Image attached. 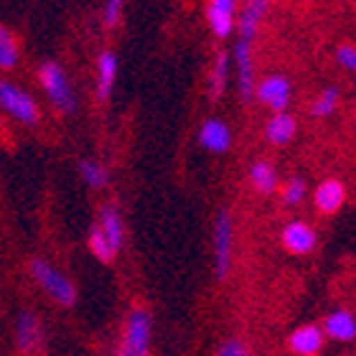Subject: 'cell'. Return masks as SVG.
Here are the masks:
<instances>
[{"label":"cell","instance_id":"5","mask_svg":"<svg viewBox=\"0 0 356 356\" xmlns=\"http://www.w3.org/2000/svg\"><path fill=\"white\" fill-rule=\"evenodd\" d=\"M41 82H44L46 95L51 97V102L56 110L67 112V115L76 110L74 89H72V84H69L67 74H64V69H61L59 64H54V61L44 64V67H41Z\"/></svg>","mask_w":356,"mask_h":356},{"label":"cell","instance_id":"20","mask_svg":"<svg viewBox=\"0 0 356 356\" xmlns=\"http://www.w3.org/2000/svg\"><path fill=\"white\" fill-rule=\"evenodd\" d=\"M79 173H82L84 184H87L89 188H104L107 181H110L107 168H104L102 163H97V161H82V163H79Z\"/></svg>","mask_w":356,"mask_h":356},{"label":"cell","instance_id":"23","mask_svg":"<svg viewBox=\"0 0 356 356\" xmlns=\"http://www.w3.org/2000/svg\"><path fill=\"white\" fill-rule=\"evenodd\" d=\"M18 61V46H15L13 33L0 26V67L13 69Z\"/></svg>","mask_w":356,"mask_h":356},{"label":"cell","instance_id":"16","mask_svg":"<svg viewBox=\"0 0 356 356\" xmlns=\"http://www.w3.org/2000/svg\"><path fill=\"white\" fill-rule=\"evenodd\" d=\"M115 76H118V56L112 51H104L99 56V67H97V95L102 102L112 95Z\"/></svg>","mask_w":356,"mask_h":356},{"label":"cell","instance_id":"27","mask_svg":"<svg viewBox=\"0 0 356 356\" xmlns=\"http://www.w3.org/2000/svg\"><path fill=\"white\" fill-rule=\"evenodd\" d=\"M122 6H125V0H107V6H104V23L107 26H115L120 21Z\"/></svg>","mask_w":356,"mask_h":356},{"label":"cell","instance_id":"6","mask_svg":"<svg viewBox=\"0 0 356 356\" xmlns=\"http://www.w3.org/2000/svg\"><path fill=\"white\" fill-rule=\"evenodd\" d=\"M0 107L8 115H13L15 120H21L23 125H36L38 122V107L33 102V97L10 82H0Z\"/></svg>","mask_w":356,"mask_h":356},{"label":"cell","instance_id":"24","mask_svg":"<svg viewBox=\"0 0 356 356\" xmlns=\"http://www.w3.org/2000/svg\"><path fill=\"white\" fill-rule=\"evenodd\" d=\"M305 181L303 178H290L288 184H285V188H282V201L288 204V207H298L300 201L305 199Z\"/></svg>","mask_w":356,"mask_h":356},{"label":"cell","instance_id":"19","mask_svg":"<svg viewBox=\"0 0 356 356\" xmlns=\"http://www.w3.org/2000/svg\"><path fill=\"white\" fill-rule=\"evenodd\" d=\"M227 74H229V56L222 51L216 56L214 69H211V79H209V95L214 97V99L222 97L224 87H227Z\"/></svg>","mask_w":356,"mask_h":356},{"label":"cell","instance_id":"22","mask_svg":"<svg viewBox=\"0 0 356 356\" xmlns=\"http://www.w3.org/2000/svg\"><path fill=\"white\" fill-rule=\"evenodd\" d=\"M87 245H89V250H92V254H95L99 262H104V265H110V262L115 260V252H112V247L107 245V239H104V234L99 232V227H92V229H89Z\"/></svg>","mask_w":356,"mask_h":356},{"label":"cell","instance_id":"15","mask_svg":"<svg viewBox=\"0 0 356 356\" xmlns=\"http://www.w3.org/2000/svg\"><path fill=\"white\" fill-rule=\"evenodd\" d=\"M296 118L293 115H288V112H275L273 118H270V122L265 125V138L273 145H285V143H290L293 138H296Z\"/></svg>","mask_w":356,"mask_h":356},{"label":"cell","instance_id":"13","mask_svg":"<svg viewBox=\"0 0 356 356\" xmlns=\"http://www.w3.org/2000/svg\"><path fill=\"white\" fill-rule=\"evenodd\" d=\"M199 143L207 150H211V153H224V150H229V145H232L229 125L216 118L207 120L199 130Z\"/></svg>","mask_w":356,"mask_h":356},{"label":"cell","instance_id":"21","mask_svg":"<svg viewBox=\"0 0 356 356\" xmlns=\"http://www.w3.org/2000/svg\"><path fill=\"white\" fill-rule=\"evenodd\" d=\"M339 99H341L339 87H326L318 95V99L313 102V115H316V118H328V115H334L336 107H339Z\"/></svg>","mask_w":356,"mask_h":356},{"label":"cell","instance_id":"18","mask_svg":"<svg viewBox=\"0 0 356 356\" xmlns=\"http://www.w3.org/2000/svg\"><path fill=\"white\" fill-rule=\"evenodd\" d=\"M250 181L260 193H273L277 188V171H275L273 163L260 161V163H254L250 168Z\"/></svg>","mask_w":356,"mask_h":356},{"label":"cell","instance_id":"28","mask_svg":"<svg viewBox=\"0 0 356 356\" xmlns=\"http://www.w3.org/2000/svg\"><path fill=\"white\" fill-rule=\"evenodd\" d=\"M211 10L216 13H224V15H232L234 18V10H237V0H211Z\"/></svg>","mask_w":356,"mask_h":356},{"label":"cell","instance_id":"12","mask_svg":"<svg viewBox=\"0 0 356 356\" xmlns=\"http://www.w3.org/2000/svg\"><path fill=\"white\" fill-rule=\"evenodd\" d=\"M313 199H316L318 211H323V214H336V211L346 204V186H343L339 178H326V181L318 184Z\"/></svg>","mask_w":356,"mask_h":356},{"label":"cell","instance_id":"25","mask_svg":"<svg viewBox=\"0 0 356 356\" xmlns=\"http://www.w3.org/2000/svg\"><path fill=\"white\" fill-rule=\"evenodd\" d=\"M216 356H252V354H250V349H247V343L242 339H227V341L219 343Z\"/></svg>","mask_w":356,"mask_h":356},{"label":"cell","instance_id":"11","mask_svg":"<svg viewBox=\"0 0 356 356\" xmlns=\"http://www.w3.org/2000/svg\"><path fill=\"white\" fill-rule=\"evenodd\" d=\"M234 61H237V72H239V95H242L245 102H250L254 95V67H252V46H250V41L239 38L237 46H234Z\"/></svg>","mask_w":356,"mask_h":356},{"label":"cell","instance_id":"8","mask_svg":"<svg viewBox=\"0 0 356 356\" xmlns=\"http://www.w3.org/2000/svg\"><path fill=\"white\" fill-rule=\"evenodd\" d=\"M282 247L290 254H311L318 245V237L311 224L305 222H288L282 227Z\"/></svg>","mask_w":356,"mask_h":356},{"label":"cell","instance_id":"29","mask_svg":"<svg viewBox=\"0 0 356 356\" xmlns=\"http://www.w3.org/2000/svg\"><path fill=\"white\" fill-rule=\"evenodd\" d=\"M115 356H125V354H122V351H118V354H115Z\"/></svg>","mask_w":356,"mask_h":356},{"label":"cell","instance_id":"4","mask_svg":"<svg viewBox=\"0 0 356 356\" xmlns=\"http://www.w3.org/2000/svg\"><path fill=\"white\" fill-rule=\"evenodd\" d=\"M232 257H234V219L229 209H222L214 224V273L219 280L232 273Z\"/></svg>","mask_w":356,"mask_h":356},{"label":"cell","instance_id":"1","mask_svg":"<svg viewBox=\"0 0 356 356\" xmlns=\"http://www.w3.org/2000/svg\"><path fill=\"white\" fill-rule=\"evenodd\" d=\"M31 275H33V280H36L38 288L44 290L56 305L72 308V305L76 303V296H79V293H76V285L49 260H44V257L31 260Z\"/></svg>","mask_w":356,"mask_h":356},{"label":"cell","instance_id":"14","mask_svg":"<svg viewBox=\"0 0 356 356\" xmlns=\"http://www.w3.org/2000/svg\"><path fill=\"white\" fill-rule=\"evenodd\" d=\"M99 232L104 234L107 245L112 247V252L118 254L122 242H125V224H122V216H120L118 207H102L99 211Z\"/></svg>","mask_w":356,"mask_h":356},{"label":"cell","instance_id":"26","mask_svg":"<svg viewBox=\"0 0 356 356\" xmlns=\"http://www.w3.org/2000/svg\"><path fill=\"white\" fill-rule=\"evenodd\" d=\"M336 56H339V64H341L346 72H354L356 69V49L351 44H343Z\"/></svg>","mask_w":356,"mask_h":356},{"label":"cell","instance_id":"7","mask_svg":"<svg viewBox=\"0 0 356 356\" xmlns=\"http://www.w3.org/2000/svg\"><path fill=\"white\" fill-rule=\"evenodd\" d=\"M254 95L262 104H267L275 112H285L290 104V79L282 74H273L262 79L254 89Z\"/></svg>","mask_w":356,"mask_h":356},{"label":"cell","instance_id":"10","mask_svg":"<svg viewBox=\"0 0 356 356\" xmlns=\"http://www.w3.org/2000/svg\"><path fill=\"white\" fill-rule=\"evenodd\" d=\"M323 341L326 336L321 331V326H313V323H305V326H298L288 339L290 351L296 356H316L323 349Z\"/></svg>","mask_w":356,"mask_h":356},{"label":"cell","instance_id":"17","mask_svg":"<svg viewBox=\"0 0 356 356\" xmlns=\"http://www.w3.org/2000/svg\"><path fill=\"white\" fill-rule=\"evenodd\" d=\"M267 13V0H247L245 13L239 18V33H242V41H250L252 44L254 33H257V26L265 18Z\"/></svg>","mask_w":356,"mask_h":356},{"label":"cell","instance_id":"9","mask_svg":"<svg viewBox=\"0 0 356 356\" xmlns=\"http://www.w3.org/2000/svg\"><path fill=\"white\" fill-rule=\"evenodd\" d=\"M323 336L334 339L339 343H351L356 339V318L354 313L346 311V308H336L334 313H328L323 326H321Z\"/></svg>","mask_w":356,"mask_h":356},{"label":"cell","instance_id":"2","mask_svg":"<svg viewBox=\"0 0 356 356\" xmlns=\"http://www.w3.org/2000/svg\"><path fill=\"white\" fill-rule=\"evenodd\" d=\"M150 339H153V321L145 308H135L127 318L125 336L120 341L118 351L125 356H153L150 354Z\"/></svg>","mask_w":356,"mask_h":356},{"label":"cell","instance_id":"3","mask_svg":"<svg viewBox=\"0 0 356 356\" xmlns=\"http://www.w3.org/2000/svg\"><path fill=\"white\" fill-rule=\"evenodd\" d=\"M13 341H15L18 354H23V356H38L46 349V328H44V323H41V318H38L36 311L26 308V311L18 313Z\"/></svg>","mask_w":356,"mask_h":356}]
</instances>
